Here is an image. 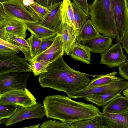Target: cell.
I'll use <instances>...</instances> for the list:
<instances>
[{
  "mask_svg": "<svg viewBox=\"0 0 128 128\" xmlns=\"http://www.w3.org/2000/svg\"><path fill=\"white\" fill-rule=\"evenodd\" d=\"M0 6L5 16L25 22H39L36 14L23 0H8L0 2Z\"/></svg>",
  "mask_w": 128,
  "mask_h": 128,
  "instance_id": "4",
  "label": "cell"
},
{
  "mask_svg": "<svg viewBox=\"0 0 128 128\" xmlns=\"http://www.w3.org/2000/svg\"><path fill=\"white\" fill-rule=\"evenodd\" d=\"M100 35L91 20L88 19L81 28L77 36L76 41L80 43L82 41H90Z\"/></svg>",
  "mask_w": 128,
  "mask_h": 128,
  "instance_id": "20",
  "label": "cell"
},
{
  "mask_svg": "<svg viewBox=\"0 0 128 128\" xmlns=\"http://www.w3.org/2000/svg\"><path fill=\"white\" fill-rule=\"evenodd\" d=\"M64 54L63 46L59 36L57 34L52 44L46 50L32 58L30 63L34 60L40 62L46 67L62 57Z\"/></svg>",
  "mask_w": 128,
  "mask_h": 128,
  "instance_id": "11",
  "label": "cell"
},
{
  "mask_svg": "<svg viewBox=\"0 0 128 128\" xmlns=\"http://www.w3.org/2000/svg\"><path fill=\"white\" fill-rule=\"evenodd\" d=\"M32 72L35 76L40 75L42 73L47 71L46 67L39 62L34 60L31 64Z\"/></svg>",
  "mask_w": 128,
  "mask_h": 128,
  "instance_id": "31",
  "label": "cell"
},
{
  "mask_svg": "<svg viewBox=\"0 0 128 128\" xmlns=\"http://www.w3.org/2000/svg\"><path fill=\"white\" fill-rule=\"evenodd\" d=\"M45 115V110L43 105L40 102L26 107L18 106L14 114L10 118L2 120L0 121V124H4L6 126H8L28 119H42Z\"/></svg>",
  "mask_w": 128,
  "mask_h": 128,
  "instance_id": "5",
  "label": "cell"
},
{
  "mask_svg": "<svg viewBox=\"0 0 128 128\" xmlns=\"http://www.w3.org/2000/svg\"><path fill=\"white\" fill-rule=\"evenodd\" d=\"M123 90H121L116 92L92 94L86 96L83 98L86 100L94 103L98 106H103L120 94Z\"/></svg>",
  "mask_w": 128,
  "mask_h": 128,
  "instance_id": "21",
  "label": "cell"
},
{
  "mask_svg": "<svg viewBox=\"0 0 128 128\" xmlns=\"http://www.w3.org/2000/svg\"><path fill=\"white\" fill-rule=\"evenodd\" d=\"M117 72L114 71L106 74L99 76L92 79L85 88H90L103 86L117 80L120 78L116 76Z\"/></svg>",
  "mask_w": 128,
  "mask_h": 128,
  "instance_id": "25",
  "label": "cell"
},
{
  "mask_svg": "<svg viewBox=\"0 0 128 128\" xmlns=\"http://www.w3.org/2000/svg\"><path fill=\"white\" fill-rule=\"evenodd\" d=\"M26 23L27 29L31 34L42 40L55 37L57 34L54 30L43 26L38 22Z\"/></svg>",
  "mask_w": 128,
  "mask_h": 128,
  "instance_id": "16",
  "label": "cell"
},
{
  "mask_svg": "<svg viewBox=\"0 0 128 128\" xmlns=\"http://www.w3.org/2000/svg\"><path fill=\"white\" fill-rule=\"evenodd\" d=\"M91 52L90 48L88 46L81 44L76 41L70 56L75 60L90 64V62Z\"/></svg>",
  "mask_w": 128,
  "mask_h": 128,
  "instance_id": "19",
  "label": "cell"
},
{
  "mask_svg": "<svg viewBox=\"0 0 128 128\" xmlns=\"http://www.w3.org/2000/svg\"><path fill=\"white\" fill-rule=\"evenodd\" d=\"M8 38L6 27L2 24H0V38L6 40Z\"/></svg>",
  "mask_w": 128,
  "mask_h": 128,
  "instance_id": "37",
  "label": "cell"
},
{
  "mask_svg": "<svg viewBox=\"0 0 128 128\" xmlns=\"http://www.w3.org/2000/svg\"><path fill=\"white\" fill-rule=\"evenodd\" d=\"M18 106L14 105L0 104V121L11 117L16 112Z\"/></svg>",
  "mask_w": 128,
  "mask_h": 128,
  "instance_id": "27",
  "label": "cell"
},
{
  "mask_svg": "<svg viewBox=\"0 0 128 128\" xmlns=\"http://www.w3.org/2000/svg\"><path fill=\"white\" fill-rule=\"evenodd\" d=\"M124 95L128 99V87L124 90L123 92Z\"/></svg>",
  "mask_w": 128,
  "mask_h": 128,
  "instance_id": "40",
  "label": "cell"
},
{
  "mask_svg": "<svg viewBox=\"0 0 128 128\" xmlns=\"http://www.w3.org/2000/svg\"><path fill=\"white\" fill-rule=\"evenodd\" d=\"M17 53L10 48L0 44V54L8 55Z\"/></svg>",
  "mask_w": 128,
  "mask_h": 128,
  "instance_id": "34",
  "label": "cell"
},
{
  "mask_svg": "<svg viewBox=\"0 0 128 128\" xmlns=\"http://www.w3.org/2000/svg\"><path fill=\"white\" fill-rule=\"evenodd\" d=\"M17 54H0V75L10 72H31L30 64Z\"/></svg>",
  "mask_w": 128,
  "mask_h": 128,
  "instance_id": "7",
  "label": "cell"
},
{
  "mask_svg": "<svg viewBox=\"0 0 128 128\" xmlns=\"http://www.w3.org/2000/svg\"><path fill=\"white\" fill-rule=\"evenodd\" d=\"M47 71L40 74V85L66 94L84 88L90 80L86 73L76 71L68 66L62 58L53 62L46 68Z\"/></svg>",
  "mask_w": 128,
  "mask_h": 128,
  "instance_id": "2",
  "label": "cell"
},
{
  "mask_svg": "<svg viewBox=\"0 0 128 128\" xmlns=\"http://www.w3.org/2000/svg\"><path fill=\"white\" fill-rule=\"evenodd\" d=\"M102 117L100 115L93 117L78 120L69 124L70 128H101Z\"/></svg>",
  "mask_w": 128,
  "mask_h": 128,
  "instance_id": "23",
  "label": "cell"
},
{
  "mask_svg": "<svg viewBox=\"0 0 128 128\" xmlns=\"http://www.w3.org/2000/svg\"><path fill=\"white\" fill-rule=\"evenodd\" d=\"M56 36L50 38L42 40L40 46L34 57L37 56L48 48L52 44Z\"/></svg>",
  "mask_w": 128,
  "mask_h": 128,
  "instance_id": "32",
  "label": "cell"
},
{
  "mask_svg": "<svg viewBox=\"0 0 128 128\" xmlns=\"http://www.w3.org/2000/svg\"><path fill=\"white\" fill-rule=\"evenodd\" d=\"M91 52L102 54L108 49L112 44V38L109 36L100 35L90 41H86Z\"/></svg>",
  "mask_w": 128,
  "mask_h": 128,
  "instance_id": "18",
  "label": "cell"
},
{
  "mask_svg": "<svg viewBox=\"0 0 128 128\" xmlns=\"http://www.w3.org/2000/svg\"><path fill=\"white\" fill-rule=\"evenodd\" d=\"M43 105L47 118L58 120L68 124L93 117L101 112L92 104L75 101L65 95L47 96Z\"/></svg>",
  "mask_w": 128,
  "mask_h": 128,
  "instance_id": "3",
  "label": "cell"
},
{
  "mask_svg": "<svg viewBox=\"0 0 128 128\" xmlns=\"http://www.w3.org/2000/svg\"><path fill=\"white\" fill-rule=\"evenodd\" d=\"M8 0H0V2H3Z\"/></svg>",
  "mask_w": 128,
  "mask_h": 128,
  "instance_id": "42",
  "label": "cell"
},
{
  "mask_svg": "<svg viewBox=\"0 0 128 128\" xmlns=\"http://www.w3.org/2000/svg\"><path fill=\"white\" fill-rule=\"evenodd\" d=\"M54 30L59 36L64 53L70 55L78 36L76 30L68 24L62 22Z\"/></svg>",
  "mask_w": 128,
  "mask_h": 128,
  "instance_id": "12",
  "label": "cell"
},
{
  "mask_svg": "<svg viewBox=\"0 0 128 128\" xmlns=\"http://www.w3.org/2000/svg\"><path fill=\"white\" fill-rule=\"evenodd\" d=\"M73 2L81 8L89 17V8L87 0H73Z\"/></svg>",
  "mask_w": 128,
  "mask_h": 128,
  "instance_id": "33",
  "label": "cell"
},
{
  "mask_svg": "<svg viewBox=\"0 0 128 128\" xmlns=\"http://www.w3.org/2000/svg\"><path fill=\"white\" fill-rule=\"evenodd\" d=\"M40 5L48 6L59 2L60 0H34Z\"/></svg>",
  "mask_w": 128,
  "mask_h": 128,
  "instance_id": "35",
  "label": "cell"
},
{
  "mask_svg": "<svg viewBox=\"0 0 128 128\" xmlns=\"http://www.w3.org/2000/svg\"><path fill=\"white\" fill-rule=\"evenodd\" d=\"M128 110V99L120 94L103 106L102 112L117 113Z\"/></svg>",
  "mask_w": 128,
  "mask_h": 128,
  "instance_id": "17",
  "label": "cell"
},
{
  "mask_svg": "<svg viewBox=\"0 0 128 128\" xmlns=\"http://www.w3.org/2000/svg\"><path fill=\"white\" fill-rule=\"evenodd\" d=\"M62 22L66 23L75 30L72 2L70 0H63L61 7Z\"/></svg>",
  "mask_w": 128,
  "mask_h": 128,
  "instance_id": "24",
  "label": "cell"
},
{
  "mask_svg": "<svg viewBox=\"0 0 128 128\" xmlns=\"http://www.w3.org/2000/svg\"><path fill=\"white\" fill-rule=\"evenodd\" d=\"M35 2L34 0H23L24 4L26 6H28L33 4Z\"/></svg>",
  "mask_w": 128,
  "mask_h": 128,
  "instance_id": "39",
  "label": "cell"
},
{
  "mask_svg": "<svg viewBox=\"0 0 128 128\" xmlns=\"http://www.w3.org/2000/svg\"><path fill=\"white\" fill-rule=\"evenodd\" d=\"M26 40L30 47L32 59L35 56L40 46L42 40L31 34V36Z\"/></svg>",
  "mask_w": 128,
  "mask_h": 128,
  "instance_id": "28",
  "label": "cell"
},
{
  "mask_svg": "<svg viewBox=\"0 0 128 128\" xmlns=\"http://www.w3.org/2000/svg\"><path fill=\"white\" fill-rule=\"evenodd\" d=\"M18 73L10 72L0 75V94L12 90L25 89L30 73Z\"/></svg>",
  "mask_w": 128,
  "mask_h": 128,
  "instance_id": "9",
  "label": "cell"
},
{
  "mask_svg": "<svg viewBox=\"0 0 128 128\" xmlns=\"http://www.w3.org/2000/svg\"><path fill=\"white\" fill-rule=\"evenodd\" d=\"M122 48L119 43L111 46L108 49L101 54L100 64L106 65L109 68H112L119 66L125 62L127 57Z\"/></svg>",
  "mask_w": 128,
  "mask_h": 128,
  "instance_id": "10",
  "label": "cell"
},
{
  "mask_svg": "<svg viewBox=\"0 0 128 128\" xmlns=\"http://www.w3.org/2000/svg\"><path fill=\"white\" fill-rule=\"evenodd\" d=\"M72 4L75 30L78 36L81 28L89 19L88 16L75 3L73 2Z\"/></svg>",
  "mask_w": 128,
  "mask_h": 128,
  "instance_id": "26",
  "label": "cell"
},
{
  "mask_svg": "<svg viewBox=\"0 0 128 128\" xmlns=\"http://www.w3.org/2000/svg\"><path fill=\"white\" fill-rule=\"evenodd\" d=\"M101 128H128V110L117 113L101 112Z\"/></svg>",
  "mask_w": 128,
  "mask_h": 128,
  "instance_id": "13",
  "label": "cell"
},
{
  "mask_svg": "<svg viewBox=\"0 0 128 128\" xmlns=\"http://www.w3.org/2000/svg\"><path fill=\"white\" fill-rule=\"evenodd\" d=\"M122 48L126 51L127 54H128V30L125 34L122 42Z\"/></svg>",
  "mask_w": 128,
  "mask_h": 128,
  "instance_id": "38",
  "label": "cell"
},
{
  "mask_svg": "<svg viewBox=\"0 0 128 128\" xmlns=\"http://www.w3.org/2000/svg\"><path fill=\"white\" fill-rule=\"evenodd\" d=\"M0 44L8 47L17 53H19L21 50L17 47L7 41L0 38Z\"/></svg>",
  "mask_w": 128,
  "mask_h": 128,
  "instance_id": "36",
  "label": "cell"
},
{
  "mask_svg": "<svg viewBox=\"0 0 128 128\" xmlns=\"http://www.w3.org/2000/svg\"><path fill=\"white\" fill-rule=\"evenodd\" d=\"M28 6L36 14L39 21L48 12V6H42L35 1L34 3Z\"/></svg>",
  "mask_w": 128,
  "mask_h": 128,
  "instance_id": "29",
  "label": "cell"
},
{
  "mask_svg": "<svg viewBox=\"0 0 128 128\" xmlns=\"http://www.w3.org/2000/svg\"><path fill=\"white\" fill-rule=\"evenodd\" d=\"M62 1L48 6L49 11L40 21L43 26L52 30H54L62 22L61 7Z\"/></svg>",
  "mask_w": 128,
  "mask_h": 128,
  "instance_id": "14",
  "label": "cell"
},
{
  "mask_svg": "<svg viewBox=\"0 0 128 128\" xmlns=\"http://www.w3.org/2000/svg\"><path fill=\"white\" fill-rule=\"evenodd\" d=\"M40 125V124H38L35 125H34L30 126L28 127H22V128H39V126Z\"/></svg>",
  "mask_w": 128,
  "mask_h": 128,
  "instance_id": "41",
  "label": "cell"
},
{
  "mask_svg": "<svg viewBox=\"0 0 128 128\" xmlns=\"http://www.w3.org/2000/svg\"><path fill=\"white\" fill-rule=\"evenodd\" d=\"M6 40L18 48L24 54L26 60L30 63L32 57L30 47L26 40L20 37L9 36Z\"/></svg>",
  "mask_w": 128,
  "mask_h": 128,
  "instance_id": "22",
  "label": "cell"
},
{
  "mask_svg": "<svg viewBox=\"0 0 128 128\" xmlns=\"http://www.w3.org/2000/svg\"><path fill=\"white\" fill-rule=\"evenodd\" d=\"M40 128H70L69 124L62 122L48 120L40 125Z\"/></svg>",
  "mask_w": 128,
  "mask_h": 128,
  "instance_id": "30",
  "label": "cell"
},
{
  "mask_svg": "<svg viewBox=\"0 0 128 128\" xmlns=\"http://www.w3.org/2000/svg\"><path fill=\"white\" fill-rule=\"evenodd\" d=\"M128 0H94L88 4L93 25L103 36L122 43L128 30Z\"/></svg>",
  "mask_w": 128,
  "mask_h": 128,
  "instance_id": "1",
  "label": "cell"
},
{
  "mask_svg": "<svg viewBox=\"0 0 128 128\" xmlns=\"http://www.w3.org/2000/svg\"><path fill=\"white\" fill-rule=\"evenodd\" d=\"M36 99L26 88L25 90H14L0 94V104L20 106L25 107L38 104Z\"/></svg>",
  "mask_w": 128,
  "mask_h": 128,
  "instance_id": "6",
  "label": "cell"
},
{
  "mask_svg": "<svg viewBox=\"0 0 128 128\" xmlns=\"http://www.w3.org/2000/svg\"><path fill=\"white\" fill-rule=\"evenodd\" d=\"M120 78L118 80L107 84L96 87L87 88H85L80 90L67 94L70 98H82L92 94L118 91L125 89L126 87V82Z\"/></svg>",
  "mask_w": 128,
  "mask_h": 128,
  "instance_id": "8",
  "label": "cell"
},
{
  "mask_svg": "<svg viewBox=\"0 0 128 128\" xmlns=\"http://www.w3.org/2000/svg\"><path fill=\"white\" fill-rule=\"evenodd\" d=\"M0 24L6 27L8 36H16L26 38L28 29L25 22L7 17L4 14L2 18L0 20Z\"/></svg>",
  "mask_w": 128,
  "mask_h": 128,
  "instance_id": "15",
  "label": "cell"
},
{
  "mask_svg": "<svg viewBox=\"0 0 128 128\" xmlns=\"http://www.w3.org/2000/svg\"><path fill=\"white\" fill-rule=\"evenodd\" d=\"M126 60L127 61V62H128V58Z\"/></svg>",
  "mask_w": 128,
  "mask_h": 128,
  "instance_id": "43",
  "label": "cell"
}]
</instances>
